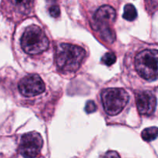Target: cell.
<instances>
[{"label": "cell", "instance_id": "cell-1", "mask_svg": "<svg viewBox=\"0 0 158 158\" xmlns=\"http://www.w3.org/2000/svg\"><path fill=\"white\" fill-rule=\"evenodd\" d=\"M85 57L86 51L83 48L70 43H60L56 49V63L62 72H76Z\"/></svg>", "mask_w": 158, "mask_h": 158}, {"label": "cell", "instance_id": "cell-2", "mask_svg": "<svg viewBox=\"0 0 158 158\" xmlns=\"http://www.w3.org/2000/svg\"><path fill=\"white\" fill-rule=\"evenodd\" d=\"M49 45V39L40 27L32 25L25 29L21 38V46L26 53L40 54L46 51Z\"/></svg>", "mask_w": 158, "mask_h": 158}, {"label": "cell", "instance_id": "cell-3", "mask_svg": "<svg viewBox=\"0 0 158 158\" xmlns=\"http://www.w3.org/2000/svg\"><path fill=\"white\" fill-rule=\"evenodd\" d=\"M116 19V11L110 6L99 8L94 17V27L104 41L113 43L115 40V32L112 26Z\"/></svg>", "mask_w": 158, "mask_h": 158}, {"label": "cell", "instance_id": "cell-4", "mask_svg": "<svg viewBox=\"0 0 158 158\" xmlns=\"http://www.w3.org/2000/svg\"><path fill=\"white\" fill-rule=\"evenodd\" d=\"M137 73L147 80L158 79V50L148 49L141 51L135 58Z\"/></svg>", "mask_w": 158, "mask_h": 158}, {"label": "cell", "instance_id": "cell-5", "mask_svg": "<svg viewBox=\"0 0 158 158\" xmlns=\"http://www.w3.org/2000/svg\"><path fill=\"white\" fill-rule=\"evenodd\" d=\"M101 100L104 110L110 116L120 114L129 101V94L121 88H108L103 90Z\"/></svg>", "mask_w": 158, "mask_h": 158}, {"label": "cell", "instance_id": "cell-6", "mask_svg": "<svg viewBox=\"0 0 158 158\" xmlns=\"http://www.w3.org/2000/svg\"><path fill=\"white\" fill-rule=\"evenodd\" d=\"M43 140L40 134L30 132L24 134L19 144V152L24 158H35L43 148Z\"/></svg>", "mask_w": 158, "mask_h": 158}, {"label": "cell", "instance_id": "cell-7", "mask_svg": "<svg viewBox=\"0 0 158 158\" xmlns=\"http://www.w3.org/2000/svg\"><path fill=\"white\" fill-rule=\"evenodd\" d=\"M19 90L27 97H35L45 91V84L37 74H30L23 77L19 83Z\"/></svg>", "mask_w": 158, "mask_h": 158}, {"label": "cell", "instance_id": "cell-8", "mask_svg": "<svg viewBox=\"0 0 158 158\" xmlns=\"http://www.w3.org/2000/svg\"><path fill=\"white\" fill-rule=\"evenodd\" d=\"M137 110L143 115H151L154 112L157 105V100L151 91H143L137 94L136 97Z\"/></svg>", "mask_w": 158, "mask_h": 158}, {"label": "cell", "instance_id": "cell-9", "mask_svg": "<svg viewBox=\"0 0 158 158\" xmlns=\"http://www.w3.org/2000/svg\"><path fill=\"white\" fill-rule=\"evenodd\" d=\"M12 11L19 15H29L32 11L34 5V0H8Z\"/></svg>", "mask_w": 158, "mask_h": 158}, {"label": "cell", "instance_id": "cell-10", "mask_svg": "<svg viewBox=\"0 0 158 158\" xmlns=\"http://www.w3.org/2000/svg\"><path fill=\"white\" fill-rule=\"evenodd\" d=\"M141 137L143 140L147 142H151L155 140L158 137V127H151L146 128L141 133Z\"/></svg>", "mask_w": 158, "mask_h": 158}, {"label": "cell", "instance_id": "cell-11", "mask_svg": "<svg viewBox=\"0 0 158 158\" xmlns=\"http://www.w3.org/2000/svg\"><path fill=\"white\" fill-rule=\"evenodd\" d=\"M137 16L136 8L132 4H127L123 9V17L127 21H134Z\"/></svg>", "mask_w": 158, "mask_h": 158}, {"label": "cell", "instance_id": "cell-12", "mask_svg": "<svg viewBox=\"0 0 158 158\" xmlns=\"http://www.w3.org/2000/svg\"><path fill=\"white\" fill-rule=\"evenodd\" d=\"M102 63L103 64L106 65V66H111L114 63H115L116 60H117V56H116L114 52H108L106 53H105L103 55V56L102 57Z\"/></svg>", "mask_w": 158, "mask_h": 158}, {"label": "cell", "instance_id": "cell-13", "mask_svg": "<svg viewBox=\"0 0 158 158\" xmlns=\"http://www.w3.org/2000/svg\"><path fill=\"white\" fill-rule=\"evenodd\" d=\"M97 107V105L95 104L94 101L92 100H89V101L86 103V106H85V111H86L87 114H92V113L96 112Z\"/></svg>", "mask_w": 158, "mask_h": 158}, {"label": "cell", "instance_id": "cell-14", "mask_svg": "<svg viewBox=\"0 0 158 158\" xmlns=\"http://www.w3.org/2000/svg\"><path fill=\"white\" fill-rule=\"evenodd\" d=\"M49 12L52 17L57 18L60 15V7L57 5H52L49 8Z\"/></svg>", "mask_w": 158, "mask_h": 158}, {"label": "cell", "instance_id": "cell-15", "mask_svg": "<svg viewBox=\"0 0 158 158\" xmlns=\"http://www.w3.org/2000/svg\"><path fill=\"white\" fill-rule=\"evenodd\" d=\"M100 158H120V157L116 151H108Z\"/></svg>", "mask_w": 158, "mask_h": 158}]
</instances>
